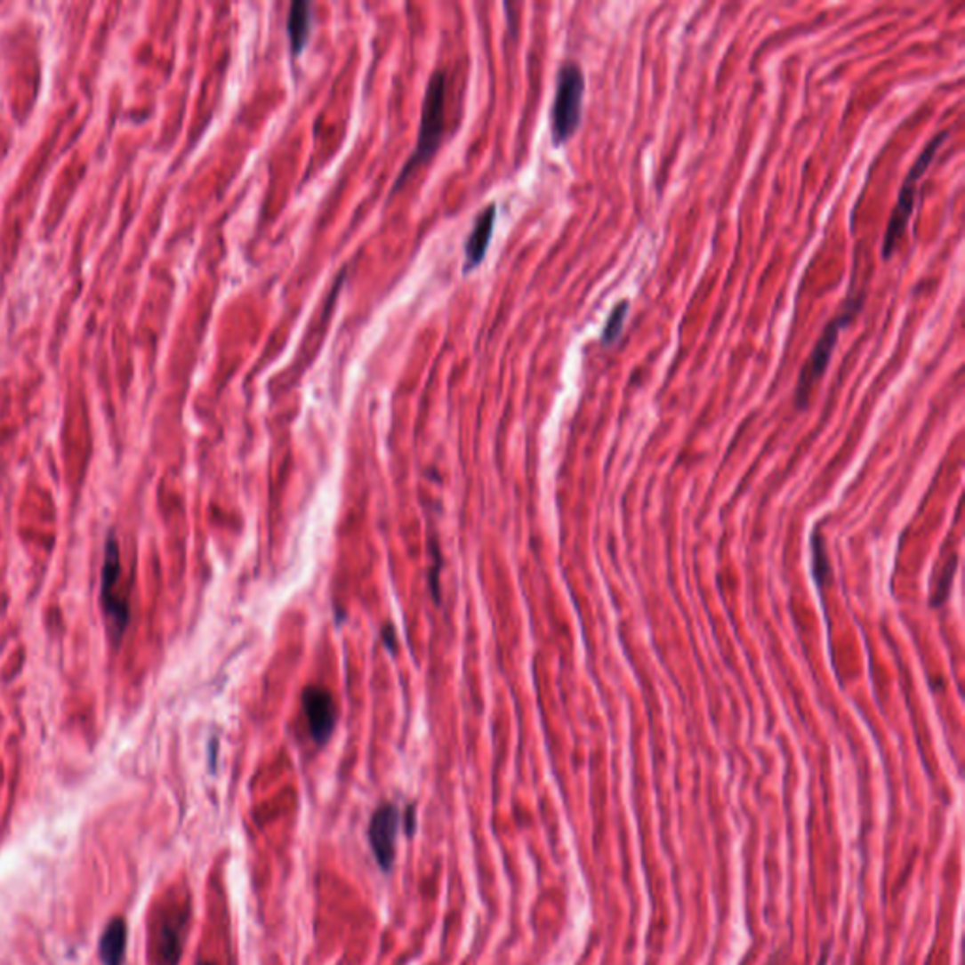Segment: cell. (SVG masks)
I'll list each match as a JSON object with an SVG mask.
<instances>
[{
  "mask_svg": "<svg viewBox=\"0 0 965 965\" xmlns=\"http://www.w3.org/2000/svg\"><path fill=\"white\" fill-rule=\"evenodd\" d=\"M584 74L575 60H566L557 76L555 101L551 109V133L555 146L575 134L583 116Z\"/></svg>",
  "mask_w": 965,
  "mask_h": 965,
  "instance_id": "cell-2",
  "label": "cell"
},
{
  "mask_svg": "<svg viewBox=\"0 0 965 965\" xmlns=\"http://www.w3.org/2000/svg\"><path fill=\"white\" fill-rule=\"evenodd\" d=\"M197 965H215L213 961H205V960H200Z\"/></svg>",
  "mask_w": 965,
  "mask_h": 965,
  "instance_id": "cell-15",
  "label": "cell"
},
{
  "mask_svg": "<svg viewBox=\"0 0 965 965\" xmlns=\"http://www.w3.org/2000/svg\"><path fill=\"white\" fill-rule=\"evenodd\" d=\"M860 308H862V300L860 298L848 300V302L843 306V310L835 315V318L826 325L824 332L820 334V338L815 343L813 351H811L809 358H807L805 366H803V370L800 374V379H798L796 400H798L800 407H803L807 404L813 387L820 382L822 375H824V372L828 368L830 357H832V353L835 350L837 338H840L841 328H845L854 319V315L858 313Z\"/></svg>",
  "mask_w": 965,
  "mask_h": 965,
  "instance_id": "cell-5",
  "label": "cell"
},
{
  "mask_svg": "<svg viewBox=\"0 0 965 965\" xmlns=\"http://www.w3.org/2000/svg\"><path fill=\"white\" fill-rule=\"evenodd\" d=\"M121 557L116 534L109 532L104 547V564L101 575V602L108 621V634L112 643H119L126 626H129L131 611L129 602L121 594Z\"/></svg>",
  "mask_w": 965,
  "mask_h": 965,
  "instance_id": "cell-4",
  "label": "cell"
},
{
  "mask_svg": "<svg viewBox=\"0 0 965 965\" xmlns=\"http://www.w3.org/2000/svg\"><path fill=\"white\" fill-rule=\"evenodd\" d=\"M187 914H173L165 919L157 931V956L161 965H178L185 943Z\"/></svg>",
  "mask_w": 965,
  "mask_h": 965,
  "instance_id": "cell-9",
  "label": "cell"
},
{
  "mask_svg": "<svg viewBox=\"0 0 965 965\" xmlns=\"http://www.w3.org/2000/svg\"><path fill=\"white\" fill-rule=\"evenodd\" d=\"M828 958H830V945H826V946H824V951H822L820 960H818V965H828Z\"/></svg>",
  "mask_w": 965,
  "mask_h": 965,
  "instance_id": "cell-14",
  "label": "cell"
},
{
  "mask_svg": "<svg viewBox=\"0 0 965 965\" xmlns=\"http://www.w3.org/2000/svg\"><path fill=\"white\" fill-rule=\"evenodd\" d=\"M946 136H948L946 131L939 133L937 136H933L928 141V146L921 151V155L916 157V161L913 163V166L909 168L907 176L904 180V185H901V189H899L897 204H896L892 217L889 221V227H886V232H884V240H882V257L884 259H890L894 255L897 244L901 242V238H904V234L907 230L909 221H911V215H913L916 185H919L921 178L926 173L929 163L933 161V157H936L937 149L943 146V141L946 140Z\"/></svg>",
  "mask_w": 965,
  "mask_h": 965,
  "instance_id": "cell-3",
  "label": "cell"
},
{
  "mask_svg": "<svg viewBox=\"0 0 965 965\" xmlns=\"http://www.w3.org/2000/svg\"><path fill=\"white\" fill-rule=\"evenodd\" d=\"M311 30V6L306 0H294L289 8L287 18V35L291 44L293 57H298L306 50Z\"/></svg>",
  "mask_w": 965,
  "mask_h": 965,
  "instance_id": "cell-11",
  "label": "cell"
},
{
  "mask_svg": "<svg viewBox=\"0 0 965 965\" xmlns=\"http://www.w3.org/2000/svg\"><path fill=\"white\" fill-rule=\"evenodd\" d=\"M126 939H129V929H126V922L123 919H114L104 928L99 943V956L102 965L125 963Z\"/></svg>",
  "mask_w": 965,
  "mask_h": 965,
  "instance_id": "cell-10",
  "label": "cell"
},
{
  "mask_svg": "<svg viewBox=\"0 0 965 965\" xmlns=\"http://www.w3.org/2000/svg\"><path fill=\"white\" fill-rule=\"evenodd\" d=\"M404 824V813L397 803H382L374 811L368 824V841L374 858L382 872L389 873L397 860V840L400 826Z\"/></svg>",
  "mask_w": 965,
  "mask_h": 965,
  "instance_id": "cell-6",
  "label": "cell"
},
{
  "mask_svg": "<svg viewBox=\"0 0 965 965\" xmlns=\"http://www.w3.org/2000/svg\"><path fill=\"white\" fill-rule=\"evenodd\" d=\"M496 210H498L496 202L487 204L481 210V213L478 215L476 223H473V229L468 234L466 244H464V264H462L464 274H470L473 268H478L483 262L487 249L490 245V238H493V232H495L496 215H498Z\"/></svg>",
  "mask_w": 965,
  "mask_h": 965,
  "instance_id": "cell-8",
  "label": "cell"
},
{
  "mask_svg": "<svg viewBox=\"0 0 965 965\" xmlns=\"http://www.w3.org/2000/svg\"><path fill=\"white\" fill-rule=\"evenodd\" d=\"M630 311V304L626 302H619V306H615L609 319L604 326V332H602V343L604 345H613L616 340H619L621 332H623V326L626 323V315Z\"/></svg>",
  "mask_w": 965,
  "mask_h": 965,
  "instance_id": "cell-12",
  "label": "cell"
},
{
  "mask_svg": "<svg viewBox=\"0 0 965 965\" xmlns=\"http://www.w3.org/2000/svg\"><path fill=\"white\" fill-rule=\"evenodd\" d=\"M304 713L311 737L323 745L334 732L336 726V705L328 690L321 687H308L302 696Z\"/></svg>",
  "mask_w": 965,
  "mask_h": 965,
  "instance_id": "cell-7",
  "label": "cell"
},
{
  "mask_svg": "<svg viewBox=\"0 0 965 965\" xmlns=\"http://www.w3.org/2000/svg\"><path fill=\"white\" fill-rule=\"evenodd\" d=\"M766 965H784V954H783V951H775L773 956L768 960Z\"/></svg>",
  "mask_w": 965,
  "mask_h": 965,
  "instance_id": "cell-13",
  "label": "cell"
},
{
  "mask_svg": "<svg viewBox=\"0 0 965 965\" xmlns=\"http://www.w3.org/2000/svg\"><path fill=\"white\" fill-rule=\"evenodd\" d=\"M446 92H447V74L446 70L438 68L430 74L429 84H426L417 144L398 173L397 183H394L392 187V195L404 185L409 173H414L419 166L429 163L434 157V153L438 151L443 140V131H446Z\"/></svg>",
  "mask_w": 965,
  "mask_h": 965,
  "instance_id": "cell-1",
  "label": "cell"
}]
</instances>
